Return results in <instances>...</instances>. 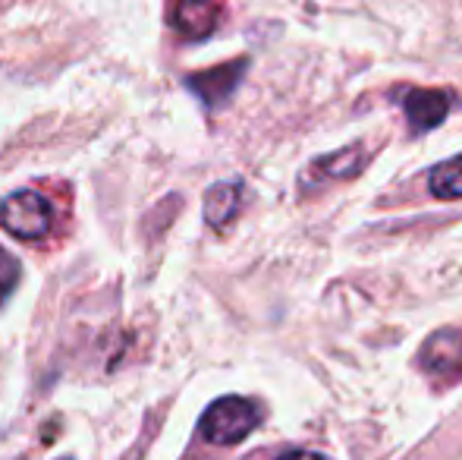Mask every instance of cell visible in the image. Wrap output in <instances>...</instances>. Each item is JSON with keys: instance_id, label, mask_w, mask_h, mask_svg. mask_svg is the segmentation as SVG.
<instances>
[{"instance_id": "obj_1", "label": "cell", "mask_w": 462, "mask_h": 460, "mask_svg": "<svg viewBox=\"0 0 462 460\" xmlns=\"http://www.w3.org/2000/svg\"><path fill=\"white\" fill-rule=\"evenodd\" d=\"M262 413L245 398H220L201 417V436L211 445H239L245 436L258 429Z\"/></svg>"}, {"instance_id": "obj_2", "label": "cell", "mask_w": 462, "mask_h": 460, "mask_svg": "<svg viewBox=\"0 0 462 460\" xmlns=\"http://www.w3.org/2000/svg\"><path fill=\"white\" fill-rule=\"evenodd\" d=\"M0 224L19 239H44L54 230V205L35 190L13 192L0 202Z\"/></svg>"}, {"instance_id": "obj_3", "label": "cell", "mask_w": 462, "mask_h": 460, "mask_svg": "<svg viewBox=\"0 0 462 460\" xmlns=\"http://www.w3.org/2000/svg\"><path fill=\"white\" fill-rule=\"evenodd\" d=\"M419 369L440 385L457 381L462 375V334L453 332V328L431 334L419 353Z\"/></svg>"}, {"instance_id": "obj_4", "label": "cell", "mask_w": 462, "mask_h": 460, "mask_svg": "<svg viewBox=\"0 0 462 460\" xmlns=\"http://www.w3.org/2000/svg\"><path fill=\"white\" fill-rule=\"evenodd\" d=\"M245 67H249V61H233V63H220V67L205 70V73H192L186 80V89L199 95L208 108H220L236 92L239 80L245 76Z\"/></svg>"}, {"instance_id": "obj_5", "label": "cell", "mask_w": 462, "mask_h": 460, "mask_svg": "<svg viewBox=\"0 0 462 460\" xmlns=\"http://www.w3.org/2000/svg\"><path fill=\"white\" fill-rule=\"evenodd\" d=\"M224 0H171V25L189 42L208 38L217 29Z\"/></svg>"}, {"instance_id": "obj_6", "label": "cell", "mask_w": 462, "mask_h": 460, "mask_svg": "<svg viewBox=\"0 0 462 460\" xmlns=\"http://www.w3.org/2000/svg\"><path fill=\"white\" fill-rule=\"evenodd\" d=\"M402 108H406V117L412 123V129L425 133V129H434L444 123V117L450 114V95L440 92V89H412L402 99Z\"/></svg>"}, {"instance_id": "obj_7", "label": "cell", "mask_w": 462, "mask_h": 460, "mask_svg": "<svg viewBox=\"0 0 462 460\" xmlns=\"http://www.w3.org/2000/svg\"><path fill=\"white\" fill-rule=\"evenodd\" d=\"M239 199H243V192H239L236 183H214L211 190L205 192L208 224H211V228H224V224H230L239 211Z\"/></svg>"}, {"instance_id": "obj_8", "label": "cell", "mask_w": 462, "mask_h": 460, "mask_svg": "<svg viewBox=\"0 0 462 460\" xmlns=\"http://www.w3.org/2000/svg\"><path fill=\"white\" fill-rule=\"evenodd\" d=\"M431 192L438 199H462V155L431 171Z\"/></svg>"}, {"instance_id": "obj_9", "label": "cell", "mask_w": 462, "mask_h": 460, "mask_svg": "<svg viewBox=\"0 0 462 460\" xmlns=\"http://www.w3.org/2000/svg\"><path fill=\"white\" fill-rule=\"evenodd\" d=\"M362 167V155L359 148H346V152H337V155H328L315 164V171L328 174V177H353L359 174Z\"/></svg>"}, {"instance_id": "obj_10", "label": "cell", "mask_w": 462, "mask_h": 460, "mask_svg": "<svg viewBox=\"0 0 462 460\" xmlns=\"http://www.w3.org/2000/svg\"><path fill=\"white\" fill-rule=\"evenodd\" d=\"M16 284H19V262L0 246V303L16 290Z\"/></svg>"}, {"instance_id": "obj_11", "label": "cell", "mask_w": 462, "mask_h": 460, "mask_svg": "<svg viewBox=\"0 0 462 460\" xmlns=\"http://www.w3.org/2000/svg\"><path fill=\"white\" fill-rule=\"evenodd\" d=\"M277 460H324V457L315 455V451H286V455Z\"/></svg>"}, {"instance_id": "obj_12", "label": "cell", "mask_w": 462, "mask_h": 460, "mask_svg": "<svg viewBox=\"0 0 462 460\" xmlns=\"http://www.w3.org/2000/svg\"><path fill=\"white\" fill-rule=\"evenodd\" d=\"M63 460H69V457H63Z\"/></svg>"}]
</instances>
